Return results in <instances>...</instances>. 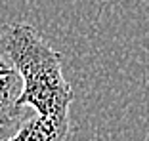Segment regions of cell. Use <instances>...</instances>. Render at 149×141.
I'll return each instance as SVG.
<instances>
[{
	"instance_id": "obj_1",
	"label": "cell",
	"mask_w": 149,
	"mask_h": 141,
	"mask_svg": "<svg viewBox=\"0 0 149 141\" xmlns=\"http://www.w3.org/2000/svg\"><path fill=\"white\" fill-rule=\"evenodd\" d=\"M0 53L21 76L19 107L44 116H69L74 92L63 76L61 53L27 23L0 25Z\"/></svg>"
},
{
	"instance_id": "obj_5",
	"label": "cell",
	"mask_w": 149,
	"mask_h": 141,
	"mask_svg": "<svg viewBox=\"0 0 149 141\" xmlns=\"http://www.w3.org/2000/svg\"><path fill=\"white\" fill-rule=\"evenodd\" d=\"M10 70H12V65H10V63H8V59H6L4 55L0 53V76H2V75H6V73H10Z\"/></svg>"
},
{
	"instance_id": "obj_4",
	"label": "cell",
	"mask_w": 149,
	"mask_h": 141,
	"mask_svg": "<svg viewBox=\"0 0 149 141\" xmlns=\"http://www.w3.org/2000/svg\"><path fill=\"white\" fill-rule=\"evenodd\" d=\"M19 124H21V122H19ZM19 124H15V126H2V128H0V141H6V139H8V137L12 135L15 130H17Z\"/></svg>"
},
{
	"instance_id": "obj_2",
	"label": "cell",
	"mask_w": 149,
	"mask_h": 141,
	"mask_svg": "<svg viewBox=\"0 0 149 141\" xmlns=\"http://www.w3.org/2000/svg\"><path fill=\"white\" fill-rule=\"evenodd\" d=\"M71 116H35L23 120L6 141H69Z\"/></svg>"
},
{
	"instance_id": "obj_3",
	"label": "cell",
	"mask_w": 149,
	"mask_h": 141,
	"mask_svg": "<svg viewBox=\"0 0 149 141\" xmlns=\"http://www.w3.org/2000/svg\"><path fill=\"white\" fill-rule=\"evenodd\" d=\"M21 92L23 80L13 69L0 76V128L19 124L23 116V107H19Z\"/></svg>"
}]
</instances>
